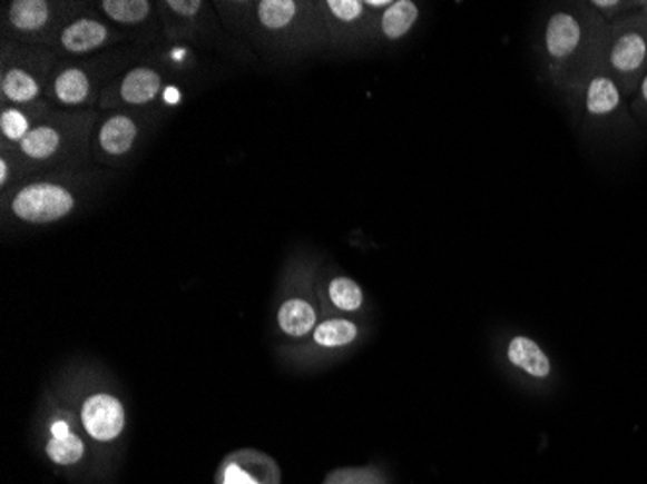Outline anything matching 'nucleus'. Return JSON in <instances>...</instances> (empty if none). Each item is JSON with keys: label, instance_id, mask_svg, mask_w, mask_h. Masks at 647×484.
Listing matches in <instances>:
<instances>
[{"label": "nucleus", "instance_id": "f257e3e1", "mask_svg": "<svg viewBox=\"0 0 647 484\" xmlns=\"http://www.w3.org/2000/svg\"><path fill=\"white\" fill-rule=\"evenodd\" d=\"M609 23L589 2L551 8L537 38V68L545 83L565 93L599 65Z\"/></svg>", "mask_w": 647, "mask_h": 484}, {"label": "nucleus", "instance_id": "f03ea898", "mask_svg": "<svg viewBox=\"0 0 647 484\" xmlns=\"http://www.w3.org/2000/svg\"><path fill=\"white\" fill-rule=\"evenodd\" d=\"M562 97L572 115L574 127L591 138H618L636 128L628 101L602 70L601 62Z\"/></svg>", "mask_w": 647, "mask_h": 484}, {"label": "nucleus", "instance_id": "7ed1b4c3", "mask_svg": "<svg viewBox=\"0 0 647 484\" xmlns=\"http://www.w3.org/2000/svg\"><path fill=\"white\" fill-rule=\"evenodd\" d=\"M599 62L626 101H630L647 75V2L640 10L610 23Z\"/></svg>", "mask_w": 647, "mask_h": 484}, {"label": "nucleus", "instance_id": "20e7f679", "mask_svg": "<svg viewBox=\"0 0 647 484\" xmlns=\"http://www.w3.org/2000/svg\"><path fill=\"white\" fill-rule=\"evenodd\" d=\"M75 208L72 190L52 180L28 182L10 198V214L18 221L30 225L57 224L70 216Z\"/></svg>", "mask_w": 647, "mask_h": 484}, {"label": "nucleus", "instance_id": "39448f33", "mask_svg": "<svg viewBox=\"0 0 647 484\" xmlns=\"http://www.w3.org/2000/svg\"><path fill=\"white\" fill-rule=\"evenodd\" d=\"M321 20V36L330 41L347 43L351 39L369 36L376 22L371 8L363 0H327L316 4Z\"/></svg>", "mask_w": 647, "mask_h": 484}, {"label": "nucleus", "instance_id": "423d86ee", "mask_svg": "<svg viewBox=\"0 0 647 484\" xmlns=\"http://www.w3.org/2000/svg\"><path fill=\"white\" fill-rule=\"evenodd\" d=\"M84 428L91 438H117L125 428V407L109 394H96L86 399L82 407Z\"/></svg>", "mask_w": 647, "mask_h": 484}, {"label": "nucleus", "instance_id": "0eeeda50", "mask_svg": "<svg viewBox=\"0 0 647 484\" xmlns=\"http://www.w3.org/2000/svg\"><path fill=\"white\" fill-rule=\"evenodd\" d=\"M140 122L128 112H112L97 130V148L105 159H122L135 148Z\"/></svg>", "mask_w": 647, "mask_h": 484}, {"label": "nucleus", "instance_id": "6e6552de", "mask_svg": "<svg viewBox=\"0 0 647 484\" xmlns=\"http://www.w3.org/2000/svg\"><path fill=\"white\" fill-rule=\"evenodd\" d=\"M115 38L117 36L107 23L96 18H78L60 31L59 46L68 55H88L109 46Z\"/></svg>", "mask_w": 647, "mask_h": 484}, {"label": "nucleus", "instance_id": "1a4fd4ad", "mask_svg": "<svg viewBox=\"0 0 647 484\" xmlns=\"http://www.w3.org/2000/svg\"><path fill=\"white\" fill-rule=\"evenodd\" d=\"M94 96L91 76L84 67H65L51 82V97L60 107H80L90 103Z\"/></svg>", "mask_w": 647, "mask_h": 484}, {"label": "nucleus", "instance_id": "9d476101", "mask_svg": "<svg viewBox=\"0 0 647 484\" xmlns=\"http://www.w3.org/2000/svg\"><path fill=\"white\" fill-rule=\"evenodd\" d=\"M314 16V4H301L293 0H262L258 4V20L269 31L291 30L293 26L306 22Z\"/></svg>", "mask_w": 647, "mask_h": 484}, {"label": "nucleus", "instance_id": "9b49d317", "mask_svg": "<svg viewBox=\"0 0 647 484\" xmlns=\"http://www.w3.org/2000/svg\"><path fill=\"white\" fill-rule=\"evenodd\" d=\"M164 86L161 75L151 67H136L120 80L117 97L125 105H148L159 96Z\"/></svg>", "mask_w": 647, "mask_h": 484}, {"label": "nucleus", "instance_id": "f8f14e48", "mask_svg": "<svg viewBox=\"0 0 647 484\" xmlns=\"http://www.w3.org/2000/svg\"><path fill=\"white\" fill-rule=\"evenodd\" d=\"M52 7L43 0H16L8 4V26L20 36H38L51 23Z\"/></svg>", "mask_w": 647, "mask_h": 484}, {"label": "nucleus", "instance_id": "ddd939ff", "mask_svg": "<svg viewBox=\"0 0 647 484\" xmlns=\"http://www.w3.org/2000/svg\"><path fill=\"white\" fill-rule=\"evenodd\" d=\"M18 148L26 159L43 164L65 149V132L57 122H41Z\"/></svg>", "mask_w": 647, "mask_h": 484}, {"label": "nucleus", "instance_id": "4468645a", "mask_svg": "<svg viewBox=\"0 0 647 484\" xmlns=\"http://www.w3.org/2000/svg\"><path fill=\"white\" fill-rule=\"evenodd\" d=\"M508 363L520 368L533 378H549L551 376V360L547 357L539 343L526 336H516L508 343Z\"/></svg>", "mask_w": 647, "mask_h": 484}, {"label": "nucleus", "instance_id": "2eb2a0df", "mask_svg": "<svg viewBox=\"0 0 647 484\" xmlns=\"http://www.w3.org/2000/svg\"><path fill=\"white\" fill-rule=\"evenodd\" d=\"M419 16H421L419 4L411 0H395L376 20L380 38L386 41H400L415 28Z\"/></svg>", "mask_w": 647, "mask_h": 484}, {"label": "nucleus", "instance_id": "dca6fc26", "mask_svg": "<svg viewBox=\"0 0 647 484\" xmlns=\"http://www.w3.org/2000/svg\"><path fill=\"white\" fill-rule=\"evenodd\" d=\"M41 93V80L26 67L4 68L2 72V97L8 103L31 105Z\"/></svg>", "mask_w": 647, "mask_h": 484}, {"label": "nucleus", "instance_id": "f3484780", "mask_svg": "<svg viewBox=\"0 0 647 484\" xmlns=\"http://www.w3.org/2000/svg\"><path fill=\"white\" fill-rule=\"evenodd\" d=\"M318 314L314 310L313 303L306 298L295 297L283 303L277 322L283 334L291 337H305L316 328Z\"/></svg>", "mask_w": 647, "mask_h": 484}, {"label": "nucleus", "instance_id": "a211bd4d", "mask_svg": "<svg viewBox=\"0 0 647 484\" xmlns=\"http://www.w3.org/2000/svg\"><path fill=\"white\" fill-rule=\"evenodd\" d=\"M36 112L38 109H31L30 105H12L2 109L0 117V130L4 142L20 144L26 140L36 125Z\"/></svg>", "mask_w": 647, "mask_h": 484}, {"label": "nucleus", "instance_id": "6ab92c4d", "mask_svg": "<svg viewBox=\"0 0 647 484\" xmlns=\"http://www.w3.org/2000/svg\"><path fill=\"white\" fill-rule=\"evenodd\" d=\"M99 8L111 22L119 26H138L151 16V2L146 0H105Z\"/></svg>", "mask_w": 647, "mask_h": 484}, {"label": "nucleus", "instance_id": "aec40b11", "mask_svg": "<svg viewBox=\"0 0 647 484\" xmlns=\"http://www.w3.org/2000/svg\"><path fill=\"white\" fill-rule=\"evenodd\" d=\"M314 342L326 349L335 347H345L355 342L359 336V328L351 320L345 318H330L318 324L313 332Z\"/></svg>", "mask_w": 647, "mask_h": 484}, {"label": "nucleus", "instance_id": "412c9836", "mask_svg": "<svg viewBox=\"0 0 647 484\" xmlns=\"http://www.w3.org/2000/svg\"><path fill=\"white\" fill-rule=\"evenodd\" d=\"M327 297L330 303L343 313H357L359 308L365 303L363 289L359 287L357 281L351 277H334L327 285Z\"/></svg>", "mask_w": 647, "mask_h": 484}, {"label": "nucleus", "instance_id": "4be33fe9", "mask_svg": "<svg viewBox=\"0 0 647 484\" xmlns=\"http://www.w3.org/2000/svg\"><path fill=\"white\" fill-rule=\"evenodd\" d=\"M47 455L59 465H72L84 455L82 439L76 434H68L65 438H51L47 444Z\"/></svg>", "mask_w": 647, "mask_h": 484}, {"label": "nucleus", "instance_id": "5701e85b", "mask_svg": "<svg viewBox=\"0 0 647 484\" xmlns=\"http://www.w3.org/2000/svg\"><path fill=\"white\" fill-rule=\"evenodd\" d=\"M589 7L601 16L605 23H615L625 16L633 14L636 10L644 7V2H628V0H591Z\"/></svg>", "mask_w": 647, "mask_h": 484}, {"label": "nucleus", "instance_id": "b1692460", "mask_svg": "<svg viewBox=\"0 0 647 484\" xmlns=\"http://www.w3.org/2000/svg\"><path fill=\"white\" fill-rule=\"evenodd\" d=\"M628 109H630L634 122L647 128V75L641 78L638 90L634 91V96L630 97Z\"/></svg>", "mask_w": 647, "mask_h": 484}, {"label": "nucleus", "instance_id": "393cba45", "mask_svg": "<svg viewBox=\"0 0 647 484\" xmlns=\"http://www.w3.org/2000/svg\"><path fill=\"white\" fill-rule=\"evenodd\" d=\"M225 484H258L245 471L238 470L237 465H229L225 471Z\"/></svg>", "mask_w": 647, "mask_h": 484}, {"label": "nucleus", "instance_id": "a878e982", "mask_svg": "<svg viewBox=\"0 0 647 484\" xmlns=\"http://www.w3.org/2000/svg\"><path fill=\"white\" fill-rule=\"evenodd\" d=\"M165 7L180 16H193L200 10L202 2H167Z\"/></svg>", "mask_w": 647, "mask_h": 484}, {"label": "nucleus", "instance_id": "bb28decb", "mask_svg": "<svg viewBox=\"0 0 647 484\" xmlns=\"http://www.w3.org/2000/svg\"><path fill=\"white\" fill-rule=\"evenodd\" d=\"M51 434L52 438H65L70 433V428H68L67 423L65 421H57L55 425L51 426Z\"/></svg>", "mask_w": 647, "mask_h": 484}, {"label": "nucleus", "instance_id": "cd10ccee", "mask_svg": "<svg viewBox=\"0 0 647 484\" xmlns=\"http://www.w3.org/2000/svg\"><path fill=\"white\" fill-rule=\"evenodd\" d=\"M8 180H10V161L7 157L0 159V185L2 188H7Z\"/></svg>", "mask_w": 647, "mask_h": 484}]
</instances>
